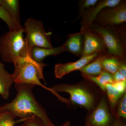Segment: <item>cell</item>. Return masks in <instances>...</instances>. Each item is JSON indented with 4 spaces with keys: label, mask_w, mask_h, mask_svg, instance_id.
<instances>
[{
    "label": "cell",
    "mask_w": 126,
    "mask_h": 126,
    "mask_svg": "<svg viewBox=\"0 0 126 126\" xmlns=\"http://www.w3.org/2000/svg\"><path fill=\"white\" fill-rule=\"evenodd\" d=\"M35 85L15 83L17 94L10 102L0 106V110L11 113L16 117L24 119L35 115L41 119L45 126H56L48 117L46 111L36 101L33 93Z\"/></svg>",
    "instance_id": "obj_1"
},
{
    "label": "cell",
    "mask_w": 126,
    "mask_h": 126,
    "mask_svg": "<svg viewBox=\"0 0 126 126\" xmlns=\"http://www.w3.org/2000/svg\"><path fill=\"white\" fill-rule=\"evenodd\" d=\"M51 88L58 94L68 93L70 95L68 99L70 105L85 109L88 112L92 111L96 107L103 93L95 84L86 79L74 84H56Z\"/></svg>",
    "instance_id": "obj_2"
},
{
    "label": "cell",
    "mask_w": 126,
    "mask_h": 126,
    "mask_svg": "<svg viewBox=\"0 0 126 126\" xmlns=\"http://www.w3.org/2000/svg\"><path fill=\"white\" fill-rule=\"evenodd\" d=\"M14 70L12 74L15 83H28L41 86L52 93L62 102L69 103L68 99L60 96L51 88L47 87L41 83L43 79L46 83L43 74V69L47 65L44 63H38L34 60L30 55L18 59L14 61Z\"/></svg>",
    "instance_id": "obj_3"
},
{
    "label": "cell",
    "mask_w": 126,
    "mask_h": 126,
    "mask_svg": "<svg viewBox=\"0 0 126 126\" xmlns=\"http://www.w3.org/2000/svg\"><path fill=\"white\" fill-rule=\"evenodd\" d=\"M24 30L6 32L0 36V57L2 61L14 63L18 59L30 55L32 48L24 35Z\"/></svg>",
    "instance_id": "obj_4"
},
{
    "label": "cell",
    "mask_w": 126,
    "mask_h": 126,
    "mask_svg": "<svg viewBox=\"0 0 126 126\" xmlns=\"http://www.w3.org/2000/svg\"><path fill=\"white\" fill-rule=\"evenodd\" d=\"M90 29L103 40L108 53L118 59L126 58V34L125 27L121 25L101 26L92 24Z\"/></svg>",
    "instance_id": "obj_5"
},
{
    "label": "cell",
    "mask_w": 126,
    "mask_h": 126,
    "mask_svg": "<svg viewBox=\"0 0 126 126\" xmlns=\"http://www.w3.org/2000/svg\"><path fill=\"white\" fill-rule=\"evenodd\" d=\"M24 29L26 34L25 38L31 48H53L50 39L52 32H46L41 21L28 18L25 22Z\"/></svg>",
    "instance_id": "obj_6"
},
{
    "label": "cell",
    "mask_w": 126,
    "mask_h": 126,
    "mask_svg": "<svg viewBox=\"0 0 126 126\" xmlns=\"http://www.w3.org/2000/svg\"><path fill=\"white\" fill-rule=\"evenodd\" d=\"M116 117L110 110L106 93H102L95 108L88 112L85 118V126H113Z\"/></svg>",
    "instance_id": "obj_7"
},
{
    "label": "cell",
    "mask_w": 126,
    "mask_h": 126,
    "mask_svg": "<svg viewBox=\"0 0 126 126\" xmlns=\"http://www.w3.org/2000/svg\"><path fill=\"white\" fill-rule=\"evenodd\" d=\"M126 22V2L122 0L114 7L103 9L92 24L101 26H112L122 25Z\"/></svg>",
    "instance_id": "obj_8"
},
{
    "label": "cell",
    "mask_w": 126,
    "mask_h": 126,
    "mask_svg": "<svg viewBox=\"0 0 126 126\" xmlns=\"http://www.w3.org/2000/svg\"><path fill=\"white\" fill-rule=\"evenodd\" d=\"M84 35V45L82 57L94 54L108 53L106 45L103 39L92 31L89 27L81 28Z\"/></svg>",
    "instance_id": "obj_9"
},
{
    "label": "cell",
    "mask_w": 126,
    "mask_h": 126,
    "mask_svg": "<svg viewBox=\"0 0 126 126\" xmlns=\"http://www.w3.org/2000/svg\"><path fill=\"white\" fill-rule=\"evenodd\" d=\"M99 55L98 54L95 53L89 56L81 57V58L75 62L56 64L54 67L55 78L57 79H61L71 72L75 70H80L93 61Z\"/></svg>",
    "instance_id": "obj_10"
},
{
    "label": "cell",
    "mask_w": 126,
    "mask_h": 126,
    "mask_svg": "<svg viewBox=\"0 0 126 126\" xmlns=\"http://www.w3.org/2000/svg\"><path fill=\"white\" fill-rule=\"evenodd\" d=\"M121 0H99L94 7L88 9L81 16V28L89 27L93 24L95 18L103 9L107 7H113L119 4Z\"/></svg>",
    "instance_id": "obj_11"
},
{
    "label": "cell",
    "mask_w": 126,
    "mask_h": 126,
    "mask_svg": "<svg viewBox=\"0 0 126 126\" xmlns=\"http://www.w3.org/2000/svg\"><path fill=\"white\" fill-rule=\"evenodd\" d=\"M65 52L67 51L77 56L81 57L83 50L84 35L82 31L71 34L63 44Z\"/></svg>",
    "instance_id": "obj_12"
},
{
    "label": "cell",
    "mask_w": 126,
    "mask_h": 126,
    "mask_svg": "<svg viewBox=\"0 0 126 126\" xmlns=\"http://www.w3.org/2000/svg\"><path fill=\"white\" fill-rule=\"evenodd\" d=\"M65 52L63 45L59 47L52 48L35 47L32 48L30 56L35 61L40 63L43 62L47 56L57 55Z\"/></svg>",
    "instance_id": "obj_13"
},
{
    "label": "cell",
    "mask_w": 126,
    "mask_h": 126,
    "mask_svg": "<svg viewBox=\"0 0 126 126\" xmlns=\"http://www.w3.org/2000/svg\"><path fill=\"white\" fill-rule=\"evenodd\" d=\"M108 55L107 53L99 54L93 61L80 70L82 77H96L101 74L104 60Z\"/></svg>",
    "instance_id": "obj_14"
},
{
    "label": "cell",
    "mask_w": 126,
    "mask_h": 126,
    "mask_svg": "<svg viewBox=\"0 0 126 126\" xmlns=\"http://www.w3.org/2000/svg\"><path fill=\"white\" fill-rule=\"evenodd\" d=\"M14 82L12 74L7 72L4 64L0 60V95L4 99L9 98L10 89Z\"/></svg>",
    "instance_id": "obj_15"
},
{
    "label": "cell",
    "mask_w": 126,
    "mask_h": 126,
    "mask_svg": "<svg viewBox=\"0 0 126 126\" xmlns=\"http://www.w3.org/2000/svg\"><path fill=\"white\" fill-rule=\"evenodd\" d=\"M84 79L93 83L104 93H106V87L108 84L114 82L113 76L108 72L103 70L100 74L96 77H83Z\"/></svg>",
    "instance_id": "obj_16"
},
{
    "label": "cell",
    "mask_w": 126,
    "mask_h": 126,
    "mask_svg": "<svg viewBox=\"0 0 126 126\" xmlns=\"http://www.w3.org/2000/svg\"><path fill=\"white\" fill-rule=\"evenodd\" d=\"M0 6L5 9L12 18L20 23L19 0H1Z\"/></svg>",
    "instance_id": "obj_17"
},
{
    "label": "cell",
    "mask_w": 126,
    "mask_h": 126,
    "mask_svg": "<svg viewBox=\"0 0 126 126\" xmlns=\"http://www.w3.org/2000/svg\"><path fill=\"white\" fill-rule=\"evenodd\" d=\"M106 94L110 110L115 116L116 108L122 94L116 90L112 84H108L106 87Z\"/></svg>",
    "instance_id": "obj_18"
},
{
    "label": "cell",
    "mask_w": 126,
    "mask_h": 126,
    "mask_svg": "<svg viewBox=\"0 0 126 126\" xmlns=\"http://www.w3.org/2000/svg\"><path fill=\"white\" fill-rule=\"evenodd\" d=\"M0 19L4 21L9 27V31H17L23 29L20 23L14 20L4 8L0 6Z\"/></svg>",
    "instance_id": "obj_19"
},
{
    "label": "cell",
    "mask_w": 126,
    "mask_h": 126,
    "mask_svg": "<svg viewBox=\"0 0 126 126\" xmlns=\"http://www.w3.org/2000/svg\"><path fill=\"white\" fill-rule=\"evenodd\" d=\"M119 64V59L108 55L103 63V70L113 75L118 71Z\"/></svg>",
    "instance_id": "obj_20"
},
{
    "label": "cell",
    "mask_w": 126,
    "mask_h": 126,
    "mask_svg": "<svg viewBox=\"0 0 126 126\" xmlns=\"http://www.w3.org/2000/svg\"><path fill=\"white\" fill-rule=\"evenodd\" d=\"M15 116L11 113L5 110H0V126H14L17 123L23 122L24 119L16 121ZM20 126H26L24 123Z\"/></svg>",
    "instance_id": "obj_21"
},
{
    "label": "cell",
    "mask_w": 126,
    "mask_h": 126,
    "mask_svg": "<svg viewBox=\"0 0 126 126\" xmlns=\"http://www.w3.org/2000/svg\"><path fill=\"white\" fill-rule=\"evenodd\" d=\"M115 117L126 119V92L122 96L118 103L115 112Z\"/></svg>",
    "instance_id": "obj_22"
},
{
    "label": "cell",
    "mask_w": 126,
    "mask_h": 126,
    "mask_svg": "<svg viewBox=\"0 0 126 126\" xmlns=\"http://www.w3.org/2000/svg\"><path fill=\"white\" fill-rule=\"evenodd\" d=\"M98 1V0H82L79 1V13L76 20H77L81 18V16L86 10L95 6Z\"/></svg>",
    "instance_id": "obj_23"
},
{
    "label": "cell",
    "mask_w": 126,
    "mask_h": 126,
    "mask_svg": "<svg viewBox=\"0 0 126 126\" xmlns=\"http://www.w3.org/2000/svg\"><path fill=\"white\" fill-rule=\"evenodd\" d=\"M23 122L26 126H45L41 119L35 115L24 119Z\"/></svg>",
    "instance_id": "obj_24"
},
{
    "label": "cell",
    "mask_w": 126,
    "mask_h": 126,
    "mask_svg": "<svg viewBox=\"0 0 126 126\" xmlns=\"http://www.w3.org/2000/svg\"><path fill=\"white\" fill-rule=\"evenodd\" d=\"M115 89L123 94L126 92V81L114 82L112 84Z\"/></svg>",
    "instance_id": "obj_25"
},
{
    "label": "cell",
    "mask_w": 126,
    "mask_h": 126,
    "mask_svg": "<svg viewBox=\"0 0 126 126\" xmlns=\"http://www.w3.org/2000/svg\"><path fill=\"white\" fill-rule=\"evenodd\" d=\"M126 58L119 59V64L118 72L126 78Z\"/></svg>",
    "instance_id": "obj_26"
},
{
    "label": "cell",
    "mask_w": 126,
    "mask_h": 126,
    "mask_svg": "<svg viewBox=\"0 0 126 126\" xmlns=\"http://www.w3.org/2000/svg\"><path fill=\"white\" fill-rule=\"evenodd\" d=\"M113 76L114 82L126 81V78H124L119 72H117Z\"/></svg>",
    "instance_id": "obj_27"
},
{
    "label": "cell",
    "mask_w": 126,
    "mask_h": 126,
    "mask_svg": "<svg viewBox=\"0 0 126 126\" xmlns=\"http://www.w3.org/2000/svg\"><path fill=\"white\" fill-rule=\"evenodd\" d=\"M126 120L123 118H116L113 126H126Z\"/></svg>",
    "instance_id": "obj_28"
},
{
    "label": "cell",
    "mask_w": 126,
    "mask_h": 126,
    "mask_svg": "<svg viewBox=\"0 0 126 126\" xmlns=\"http://www.w3.org/2000/svg\"><path fill=\"white\" fill-rule=\"evenodd\" d=\"M70 122L68 121H67L64 123L63 125L60 126H70Z\"/></svg>",
    "instance_id": "obj_29"
},
{
    "label": "cell",
    "mask_w": 126,
    "mask_h": 126,
    "mask_svg": "<svg viewBox=\"0 0 126 126\" xmlns=\"http://www.w3.org/2000/svg\"></svg>",
    "instance_id": "obj_30"
}]
</instances>
